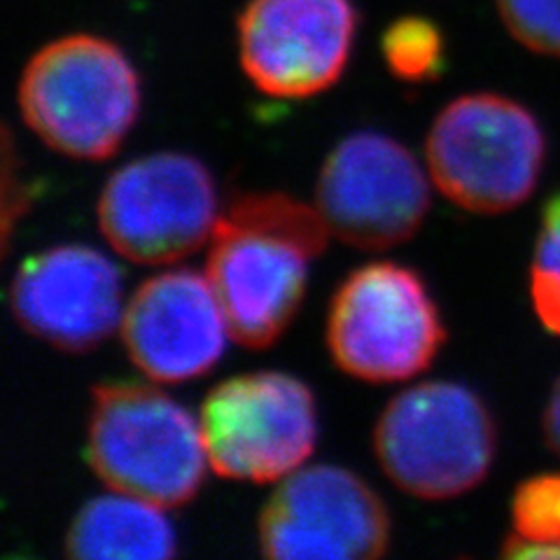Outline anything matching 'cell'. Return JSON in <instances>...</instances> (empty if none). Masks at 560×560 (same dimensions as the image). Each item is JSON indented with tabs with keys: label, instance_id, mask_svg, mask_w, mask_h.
Returning a JSON list of instances; mask_svg holds the SVG:
<instances>
[{
	"label": "cell",
	"instance_id": "obj_4",
	"mask_svg": "<svg viewBox=\"0 0 560 560\" xmlns=\"http://www.w3.org/2000/svg\"><path fill=\"white\" fill-rule=\"evenodd\" d=\"M545 150L533 113L498 94L455 98L425 140L434 185L455 206L481 215L506 213L533 195Z\"/></svg>",
	"mask_w": 560,
	"mask_h": 560
},
{
	"label": "cell",
	"instance_id": "obj_18",
	"mask_svg": "<svg viewBox=\"0 0 560 560\" xmlns=\"http://www.w3.org/2000/svg\"><path fill=\"white\" fill-rule=\"evenodd\" d=\"M502 24L535 55L560 57V0H498Z\"/></svg>",
	"mask_w": 560,
	"mask_h": 560
},
{
	"label": "cell",
	"instance_id": "obj_13",
	"mask_svg": "<svg viewBox=\"0 0 560 560\" xmlns=\"http://www.w3.org/2000/svg\"><path fill=\"white\" fill-rule=\"evenodd\" d=\"M119 331L131 362L162 383L213 370L230 337L208 276L191 269L148 278L125 306Z\"/></svg>",
	"mask_w": 560,
	"mask_h": 560
},
{
	"label": "cell",
	"instance_id": "obj_10",
	"mask_svg": "<svg viewBox=\"0 0 560 560\" xmlns=\"http://www.w3.org/2000/svg\"><path fill=\"white\" fill-rule=\"evenodd\" d=\"M358 31L353 0H250L238 16V57L259 92L308 98L335 84Z\"/></svg>",
	"mask_w": 560,
	"mask_h": 560
},
{
	"label": "cell",
	"instance_id": "obj_5",
	"mask_svg": "<svg viewBox=\"0 0 560 560\" xmlns=\"http://www.w3.org/2000/svg\"><path fill=\"white\" fill-rule=\"evenodd\" d=\"M444 339L423 278L395 261L355 269L329 304V353L341 372L362 381L393 383L425 372Z\"/></svg>",
	"mask_w": 560,
	"mask_h": 560
},
{
	"label": "cell",
	"instance_id": "obj_14",
	"mask_svg": "<svg viewBox=\"0 0 560 560\" xmlns=\"http://www.w3.org/2000/svg\"><path fill=\"white\" fill-rule=\"evenodd\" d=\"M66 556L80 560H164L175 533L162 506L117 493L86 502L66 533Z\"/></svg>",
	"mask_w": 560,
	"mask_h": 560
},
{
	"label": "cell",
	"instance_id": "obj_3",
	"mask_svg": "<svg viewBox=\"0 0 560 560\" xmlns=\"http://www.w3.org/2000/svg\"><path fill=\"white\" fill-rule=\"evenodd\" d=\"M374 451L388 479L420 500L458 498L479 486L495 455V423L477 393L432 381L383 409Z\"/></svg>",
	"mask_w": 560,
	"mask_h": 560
},
{
	"label": "cell",
	"instance_id": "obj_17",
	"mask_svg": "<svg viewBox=\"0 0 560 560\" xmlns=\"http://www.w3.org/2000/svg\"><path fill=\"white\" fill-rule=\"evenodd\" d=\"M530 294L541 325L560 337V195L541 215L530 269Z\"/></svg>",
	"mask_w": 560,
	"mask_h": 560
},
{
	"label": "cell",
	"instance_id": "obj_2",
	"mask_svg": "<svg viewBox=\"0 0 560 560\" xmlns=\"http://www.w3.org/2000/svg\"><path fill=\"white\" fill-rule=\"evenodd\" d=\"M86 458L105 486L162 510L191 502L210 467L199 420L140 383L96 385Z\"/></svg>",
	"mask_w": 560,
	"mask_h": 560
},
{
	"label": "cell",
	"instance_id": "obj_11",
	"mask_svg": "<svg viewBox=\"0 0 560 560\" xmlns=\"http://www.w3.org/2000/svg\"><path fill=\"white\" fill-rule=\"evenodd\" d=\"M311 259L288 236L218 218L206 276L234 341L267 348L283 335L304 300Z\"/></svg>",
	"mask_w": 560,
	"mask_h": 560
},
{
	"label": "cell",
	"instance_id": "obj_15",
	"mask_svg": "<svg viewBox=\"0 0 560 560\" xmlns=\"http://www.w3.org/2000/svg\"><path fill=\"white\" fill-rule=\"evenodd\" d=\"M514 533L506 558H560V475H541L518 486L512 502Z\"/></svg>",
	"mask_w": 560,
	"mask_h": 560
},
{
	"label": "cell",
	"instance_id": "obj_6",
	"mask_svg": "<svg viewBox=\"0 0 560 560\" xmlns=\"http://www.w3.org/2000/svg\"><path fill=\"white\" fill-rule=\"evenodd\" d=\"M96 215L101 234L121 257L136 265H171L213 236L215 183L195 156L148 154L110 175Z\"/></svg>",
	"mask_w": 560,
	"mask_h": 560
},
{
	"label": "cell",
	"instance_id": "obj_8",
	"mask_svg": "<svg viewBox=\"0 0 560 560\" xmlns=\"http://www.w3.org/2000/svg\"><path fill=\"white\" fill-rule=\"evenodd\" d=\"M315 208L346 245L388 250L409 241L425 222L430 185L405 145L376 131H360L327 156Z\"/></svg>",
	"mask_w": 560,
	"mask_h": 560
},
{
	"label": "cell",
	"instance_id": "obj_7",
	"mask_svg": "<svg viewBox=\"0 0 560 560\" xmlns=\"http://www.w3.org/2000/svg\"><path fill=\"white\" fill-rule=\"evenodd\" d=\"M199 425L210 469L255 483L285 479L300 469L318 436L308 385L280 372L222 381L203 399Z\"/></svg>",
	"mask_w": 560,
	"mask_h": 560
},
{
	"label": "cell",
	"instance_id": "obj_1",
	"mask_svg": "<svg viewBox=\"0 0 560 560\" xmlns=\"http://www.w3.org/2000/svg\"><path fill=\"white\" fill-rule=\"evenodd\" d=\"M20 108L47 148L75 160H108L138 119V73L115 43L66 35L26 63Z\"/></svg>",
	"mask_w": 560,
	"mask_h": 560
},
{
	"label": "cell",
	"instance_id": "obj_19",
	"mask_svg": "<svg viewBox=\"0 0 560 560\" xmlns=\"http://www.w3.org/2000/svg\"><path fill=\"white\" fill-rule=\"evenodd\" d=\"M545 436L553 453L560 458V381L556 383L545 411Z\"/></svg>",
	"mask_w": 560,
	"mask_h": 560
},
{
	"label": "cell",
	"instance_id": "obj_9",
	"mask_svg": "<svg viewBox=\"0 0 560 560\" xmlns=\"http://www.w3.org/2000/svg\"><path fill=\"white\" fill-rule=\"evenodd\" d=\"M390 545L376 490L335 465L294 469L259 516V547L273 560H372Z\"/></svg>",
	"mask_w": 560,
	"mask_h": 560
},
{
	"label": "cell",
	"instance_id": "obj_16",
	"mask_svg": "<svg viewBox=\"0 0 560 560\" xmlns=\"http://www.w3.org/2000/svg\"><path fill=\"white\" fill-rule=\"evenodd\" d=\"M383 59L397 80L430 82L444 70V35L425 16H401L383 33Z\"/></svg>",
	"mask_w": 560,
	"mask_h": 560
},
{
	"label": "cell",
	"instance_id": "obj_12",
	"mask_svg": "<svg viewBox=\"0 0 560 560\" xmlns=\"http://www.w3.org/2000/svg\"><path fill=\"white\" fill-rule=\"evenodd\" d=\"M14 320L66 353H86L121 323V276L86 245H59L28 257L10 285Z\"/></svg>",
	"mask_w": 560,
	"mask_h": 560
}]
</instances>
